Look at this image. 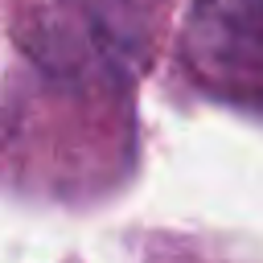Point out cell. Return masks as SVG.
Listing matches in <instances>:
<instances>
[{
    "label": "cell",
    "mask_w": 263,
    "mask_h": 263,
    "mask_svg": "<svg viewBox=\"0 0 263 263\" xmlns=\"http://www.w3.org/2000/svg\"><path fill=\"white\" fill-rule=\"evenodd\" d=\"M234 12L247 25H263V0H234Z\"/></svg>",
    "instance_id": "cell-1"
}]
</instances>
